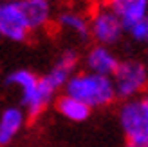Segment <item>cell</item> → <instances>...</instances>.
<instances>
[{
	"instance_id": "obj_1",
	"label": "cell",
	"mask_w": 148,
	"mask_h": 147,
	"mask_svg": "<svg viewBox=\"0 0 148 147\" xmlns=\"http://www.w3.org/2000/svg\"><path fill=\"white\" fill-rule=\"evenodd\" d=\"M63 93L83 102L90 111L92 109L108 107L117 100L112 78L94 75V73H88V71L74 73L69 78V82L65 84Z\"/></svg>"
},
{
	"instance_id": "obj_2",
	"label": "cell",
	"mask_w": 148,
	"mask_h": 147,
	"mask_svg": "<svg viewBox=\"0 0 148 147\" xmlns=\"http://www.w3.org/2000/svg\"><path fill=\"white\" fill-rule=\"evenodd\" d=\"M5 82L7 85L18 89L22 109L29 118L40 116L56 96V93L45 84V80L29 69H14L7 75Z\"/></svg>"
},
{
	"instance_id": "obj_3",
	"label": "cell",
	"mask_w": 148,
	"mask_h": 147,
	"mask_svg": "<svg viewBox=\"0 0 148 147\" xmlns=\"http://www.w3.org/2000/svg\"><path fill=\"white\" fill-rule=\"evenodd\" d=\"M114 84L116 98L132 100L141 98L148 89V71L143 60L137 58H125L119 60L114 75L110 76Z\"/></svg>"
},
{
	"instance_id": "obj_4",
	"label": "cell",
	"mask_w": 148,
	"mask_h": 147,
	"mask_svg": "<svg viewBox=\"0 0 148 147\" xmlns=\"http://www.w3.org/2000/svg\"><path fill=\"white\" fill-rule=\"evenodd\" d=\"M117 122L127 142H148V105L143 98L121 102Z\"/></svg>"
},
{
	"instance_id": "obj_5",
	"label": "cell",
	"mask_w": 148,
	"mask_h": 147,
	"mask_svg": "<svg viewBox=\"0 0 148 147\" xmlns=\"http://www.w3.org/2000/svg\"><path fill=\"white\" fill-rule=\"evenodd\" d=\"M88 33L90 38L99 46L114 47L125 38V26L121 20L103 4L96 7L88 18Z\"/></svg>"
},
{
	"instance_id": "obj_6",
	"label": "cell",
	"mask_w": 148,
	"mask_h": 147,
	"mask_svg": "<svg viewBox=\"0 0 148 147\" xmlns=\"http://www.w3.org/2000/svg\"><path fill=\"white\" fill-rule=\"evenodd\" d=\"M31 36L18 0H0V38L7 42H25Z\"/></svg>"
},
{
	"instance_id": "obj_7",
	"label": "cell",
	"mask_w": 148,
	"mask_h": 147,
	"mask_svg": "<svg viewBox=\"0 0 148 147\" xmlns=\"http://www.w3.org/2000/svg\"><path fill=\"white\" fill-rule=\"evenodd\" d=\"M78 62H79V55L76 49H63L60 56L56 58V62L53 64L45 75L42 78L45 80V84L53 89L54 93H58L60 89H63L65 84L69 82V78L76 73V67H78Z\"/></svg>"
},
{
	"instance_id": "obj_8",
	"label": "cell",
	"mask_w": 148,
	"mask_h": 147,
	"mask_svg": "<svg viewBox=\"0 0 148 147\" xmlns=\"http://www.w3.org/2000/svg\"><path fill=\"white\" fill-rule=\"evenodd\" d=\"M83 64H85V71L88 73L101 75V76H112L117 64H119V56L116 55L112 47L94 44L87 49L83 56Z\"/></svg>"
},
{
	"instance_id": "obj_9",
	"label": "cell",
	"mask_w": 148,
	"mask_h": 147,
	"mask_svg": "<svg viewBox=\"0 0 148 147\" xmlns=\"http://www.w3.org/2000/svg\"><path fill=\"white\" fill-rule=\"evenodd\" d=\"M31 33L47 29L54 20L53 0H18Z\"/></svg>"
},
{
	"instance_id": "obj_10",
	"label": "cell",
	"mask_w": 148,
	"mask_h": 147,
	"mask_svg": "<svg viewBox=\"0 0 148 147\" xmlns=\"http://www.w3.org/2000/svg\"><path fill=\"white\" fill-rule=\"evenodd\" d=\"M105 6L121 20L125 29L148 17V0H105Z\"/></svg>"
},
{
	"instance_id": "obj_11",
	"label": "cell",
	"mask_w": 148,
	"mask_h": 147,
	"mask_svg": "<svg viewBox=\"0 0 148 147\" xmlns=\"http://www.w3.org/2000/svg\"><path fill=\"white\" fill-rule=\"evenodd\" d=\"M27 120V114L22 107L9 105L0 113V145H9L20 135Z\"/></svg>"
},
{
	"instance_id": "obj_12",
	"label": "cell",
	"mask_w": 148,
	"mask_h": 147,
	"mask_svg": "<svg viewBox=\"0 0 148 147\" xmlns=\"http://www.w3.org/2000/svg\"><path fill=\"white\" fill-rule=\"evenodd\" d=\"M56 24L63 33L78 38L79 42H87L90 38V33H88V17H85L81 11L65 9L62 13H58Z\"/></svg>"
},
{
	"instance_id": "obj_13",
	"label": "cell",
	"mask_w": 148,
	"mask_h": 147,
	"mask_svg": "<svg viewBox=\"0 0 148 147\" xmlns=\"http://www.w3.org/2000/svg\"><path fill=\"white\" fill-rule=\"evenodd\" d=\"M56 111L60 113L65 120H69V122H85L88 116H90V109H88L83 102H79L76 98H72L69 96V94H62V96H58L56 98Z\"/></svg>"
},
{
	"instance_id": "obj_14",
	"label": "cell",
	"mask_w": 148,
	"mask_h": 147,
	"mask_svg": "<svg viewBox=\"0 0 148 147\" xmlns=\"http://www.w3.org/2000/svg\"><path fill=\"white\" fill-rule=\"evenodd\" d=\"M125 35H128L130 40L136 44H148V17L143 20H137L130 27H127Z\"/></svg>"
},
{
	"instance_id": "obj_15",
	"label": "cell",
	"mask_w": 148,
	"mask_h": 147,
	"mask_svg": "<svg viewBox=\"0 0 148 147\" xmlns=\"http://www.w3.org/2000/svg\"><path fill=\"white\" fill-rule=\"evenodd\" d=\"M125 147H148V142H127Z\"/></svg>"
},
{
	"instance_id": "obj_16",
	"label": "cell",
	"mask_w": 148,
	"mask_h": 147,
	"mask_svg": "<svg viewBox=\"0 0 148 147\" xmlns=\"http://www.w3.org/2000/svg\"><path fill=\"white\" fill-rule=\"evenodd\" d=\"M145 67L148 71V44H146V56H145Z\"/></svg>"
},
{
	"instance_id": "obj_17",
	"label": "cell",
	"mask_w": 148,
	"mask_h": 147,
	"mask_svg": "<svg viewBox=\"0 0 148 147\" xmlns=\"http://www.w3.org/2000/svg\"><path fill=\"white\" fill-rule=\"evenodd\" d=\"M141 98H143V100H145V104H146V105H148V89H146V93H145V94H143V96H141Z\"/></svg>"
}]
</instances>
